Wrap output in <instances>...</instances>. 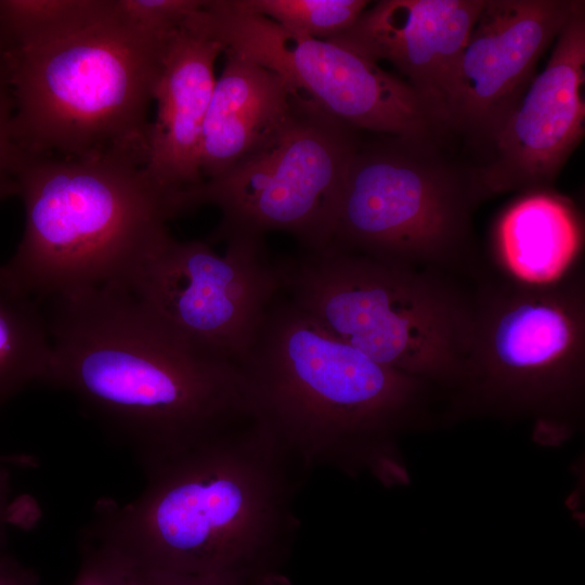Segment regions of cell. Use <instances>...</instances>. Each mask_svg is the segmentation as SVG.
I'll use <instances>...</instances> for the list:
<instances>
[{
    "mask_svg": "<svg viewBox=\"0 0 585 585\" xmlns=\"http://www.w3.org/2000/svg\"><path fill=\"white\" fill-rule=\"evenodd\" d=\"M81 561L72 585H140L136 567L120 551L82 531Z\"/></svg>",
    "mask_w": 585,
    "mask_h": 585,
    "instance_id": "obj_22",
    "label": "cell"
},
{
    "mask_svg": "<svg viewBox=\"0 0 585 585\" xmlns=\"http://www.w3.org/2000/svg\"><path fill=\"white\" fill-rule=\"evenodd\" d=\"M15 103L6 61L0 53V202L17 195L23 158L14 131Z\"/></svg>",
    "mask_w": 585,
    "mask_h": 585,
    "instance_id": "obj_23",
    "label": "cell"
},
{
    "mask_svg": "<svg viewBox=\"0 0 585 585\" xmlns=\"http://www.w3.org/2000/svg\"><path fill=\"white\" fill-rule=\"evenodd\" d=\"M132 502L96 503L84 529L145 570L221 585H290L284 567L309 473L247 419L144 471Z\"/></svg>",
    "mask_w": 585,
    "mask_h": 585,
    "instance_id": "obj_1",
    "label": "cell"
},
{
    "mask_svg": "<svg viewBox=\"0 0 585 585\" xmlns=\"http://www.w3.org/2000/svg\"><path fill=\"white\" fill-rule=\"evenodd\" d=\"M51 300L46 384L73 394L143 471L251 418L240 365L193 344L122 286Z\"/></svg>",
    "mask_w": 585,
    "mask_h": 585,
    "instance_id": "obj_2",
    "label": "cell"
},
{
    "mask_svg": "<svg viewBox=\"0 0 585 585\" xmlns=\"http://www.w3.org/2000/svg\"><path fill=\"white\" fill-rule=\"evenodd\" d=\"M205 0H115L116 16L123 23L158 37L183 28Z\"/></svg>",
    "mask_w": 585,
    "mask_h": 585,
    "instance_id": "obj_21",
    "label": "cell"
},
{
    "mask_svg": "<svg viewBox=\"0 0 585 585\" xmlns=\"http://www.w3.org/2000/svg\"><path fill=\"white\" fill-rule=\"evenodd\" d=\"M4 484L5 483L3 481L0 482V534L5 523L13 519L12 509L8 504V495L4 490Z\"/></svg>",
    "mask_w": 585,
    "mask_h": 585,
    "instance_id": "obj_26",
    "label": "cell"
},
{
    "mask_svg": "<svg viewBox=\"0 0 585 585\" xmlns=\"http://www.w3.org/2000/svg\"><path fill=\"white\" fill-rule=\"evenodd\" d=\"M585 2L555 40L485 154L473 165L485 199L510 192L547 190L585 133Z\"/></svg>",
    "mask_w": 585,
    "mask_h": 585,
    "instance_id": "obj_13",
    "label": "cell"
},
{
    "mask_svg": "<svg viewBox=\"0 0 585 585\" xmlns=\"http://www.w3.org/2000/svg\"><path fill=\"white\" fill-rule=\"evenodd\" d=\"M485 2L380 0L330 40L375 63L392 64L448 134L454 70Z\"/></svg>",
    "mask_w": 585,
    "mask_h": 585,
    "instance_id": "obj_14",
    "label": "cell"
},
{
    "mask_svg": "<svg viewBox=\"0 0 585 585\" xmlns=\"http://www.w3.org/2000/svg\"><path fill=\"white\" fill-rule=\"evenodd\" d=\"M184 28L270 69L324 113L361 132L446 136L404 79L337 42L289 31L233 0H205Z\"/></svg>",
    "mask_w": 585,
    "mask_h": 585,
    "instance_id": "obj_10",
    "label": "cell"
},
{
    "mask_svg": "<svg viewBox=\"0 0 585 585\" xmlns=\"http://www.w3.org/2000/svg\"><path fill=\"white\" fill-rule=\"evenodd\" d=\"M136 569L139 572L140 585H221L217 582L198 576L145 570L139 567H136Z\"/></svg>",
    "mask_w": 585,
    "mask_h": 585,
    "instance_id": "obj_24",
    "label": "cell"
},
{
    "mask_svg": "<svg viewBox=\"0 0 585 585\" xmlns=\"http://www.w3.org/2000/svg\"><path fill=\"white\" fill-rule=\"evenodd\" d=\"M0 585H39V578L32 571L1 554Z\"/></svg>",
    "mask_w": 585,
    "mask_h": 585,
    "instance_id": "obj_25",
    "label": "cell"
},
{
    "mask_svg": "<svg viewBox=\"0 0 585 585\" xmlns=\"http://www.w3.org/2000/svg\"><path fill=\"white\" fill-rule=\"evenodd\" d=\"M283 292L336 338L431 385L464 387L474 298L450 273L332 246L282 260Z\"/></svg>",
    "mask_w": 585,
    "mask_h": 585,
    "instance_id": "obj_5",
    "label": "cell"
},
{
    "mask_svg": "<svg viewBox=\"0 0 585 585\" xmlns=\"http://www.w3.org/2000/svg\"><path fill=\"white\" fill-rule=\"evenodd\" d=\"M51 353L48 322L38 300L0 274V406L28 386L46 384Z\"/></svg>",
    "mask_w": 585,
    "mask_h": 585,
    "instance_id": "obj_18",
    "label": "cell"
},
{
    "mask_svg": "<svg viewBox=\"0 0 585 585\" xmlns=\"http://www.w3.org/2000/svg\"><path fill=\"white\" fill-rule=\"evenodd\" d=\"M168 36L112 20L55 44L2 53L24 153L118 155L145 166L148 110Z\"/></svg>",
    "mask_w": 585,
    "mask_h": 585,
    "instance_id": "obj_6",
    "label": "cell"
},
{
    "mask_svg": "<svg viewBox=\"0 0 585 585\" xmlns=\"http://www.w3.org/2000/svg\"><path fill=\"white\" fill-rule=\"evenodd\" d=\"M224 67L205 117L200 171L224 173L272 138L290 118L299 93L275 73L223 51Z\"/></svg>",
    "mask_w": 585,
    "mask_h": 585,
    "instance_id": "obj_16",
    "label": "cell"
},
{
    "mask_svg": "<svg viewBox=\"0 0 585 585\" xmlns=\"http://www.w3.org/2000/svg\"><path fill=\"white\" fill-rule=\"evenodd\" d=\"M115 15V0H0V53L64 41Z\"/></svg>",
    "mask_w": 585,
    "mask_h": 585,
    "instance_id": "obj_19",
    "label": "cell"
},
{
    "mask_svg": "<svg viewBox=\"0 0 585 585\" xmlns=\"http://www.w3.org/2000/svg\"><path fill=\"white\" fill-rule=\"evenodd\" d=\"M576 0H486L458 57L447 131L477 162L517 107Z\"/></svg>",
    "mask_w": 585,
    "mask_h": 585,
    "instance_id": "obj_12",
    "label": "cell"
},
{
    "mask_svg": "<svg viewBox=\"0 0 585 585\" xmlns=\"http://www.w3.org/2000/svg\"><path fill=\"white\" fill-rule=\"evenodd\" d=\"M221 53L218 41L186 28L170 34L164 47L144 168L160 186L181 198L204 182L203 128L216 83L214 63Z\"/></svg>",
    "mask_w": 585,
    "mask_h": 585,
    "instance_id": "obj_15",
    "label": "cell"
},
{
    "mask_svg": "<svg viewBox=\"0 0 585 585\" xmlns=\"http://www.w3.org/2000/svg\"><path fill=\"white\" fill-rule=\"evenodd\" d=\"M295 34L330 40L348 30L369 5L365 0H233Z\"/></svg>",
    "mask_w": 585,
    "mask_h": 585,
    "instance_id": "obj_20",
    "label": "cell"
},
{
    "mask_svg": "<svg viewBox=\"0 0 585 585\" xmlns=\"http://www.w3.org/2000/svg\"><path fill=\"white\" fill-rule=\"evenodd\" d=\"M446 136L361 138L329 244L381 261L450 273L474 248L484 202L474 167Z\"/></svg>",
    "mask_w": 585,
    "mask_h": 585,
    "instance_id": "obj_7",
    "label": "cell"
},
{
    "mask_svg": "<svg viewBox=\"0 0 585 585\" xmlns=\"http://www.w3.org/2000/svg\"><path fill=\"white\" fill-rule=\"evenodd\" d=\"M465 388L498 407L550 419L578 407L585 379V286L570 271L548 283L511 277L473 294Z\"/></svg>",
    "mask_w": 585,
    "mask_h": 585,
    "instance_id": "obj_8",
    "label": "cell"
},
{
    "mask_svg": "<svg viewBox=\"0 0 585 585\" xmlns=\"http://www.w3.org/2000/svg\"><path fill=\"white\" fill-rule=\"evenodd\" d=\"M180 242L171 235L135 265L122 286L198 348L238 365L283 290L282 260L264 238Z\"/></svg>",
    "mask_w": 585,
    "mask_h": 585,
    "instance_id": "obj_11",
    "label": "cell"
},
{
    "mask_svg": "<svg viewBox=\"0 0 585 585\" xmlns=\"http://www.w3.org/2000/svg\"><path fill=\"white\" fill-rule=\"evenodd\" d=\"M362 132L299 94L287 122L217 178L184 193V212L212 205L221 219L208 239L291 234L303 251L329 244L341 190Z\"/></svg>",
    "mask_w": 585,
    "mask_h": 585,
    "instance_id": "obj_9",
    "label": "cell"
},
{
    "mask_svg": "<svg viewBox=\"0 0 585 585\" xmlns=\"http://www.w3.org/2000/svg\"><path fill=\"white\" fill-rule=\"evenodd\" d=\"M17 195L24 233L0 274L37 300L122 283L183 213L178 194L118 155L23 152Z\"/></svg>",
    "mask_w": 585,
    "mask_h": 585,
    "instance_id": "obj_4",
    "label": "cell"
},
{
    "mask_svg": "<svg viewBox=\"0 0 585 585\" xmlns=\"http://www.w3.org/2000/svg\"><path fill=\"white\" fill-rule=\"evenodd\" d=\"M582 233L570 202L548 190L526 192L499 218L496 252L511 278L548 283L572 271Z\"/></svg>",
    "mask_w": 585,
    "mask_h": 585,
    "instance_id": "obj_17",
    "label": "cell"
},
{
    "mask_svg": "<svg viewBox=\"0 0 585 585\" xmlns=\"http://www.w3.org/2000/svg\"><path fill=\"white\" fill-rule=\"evenodd\" d=\"M240 368L252 418L308 472L367 467L384 478L391 437L432 386L330 335L283 291Z\"/></svg>",
    "mask_w": 585,
    "mask_h": 585,
    "instance_id": "obj_3",
    "label": "cell"
}]
</instances>
